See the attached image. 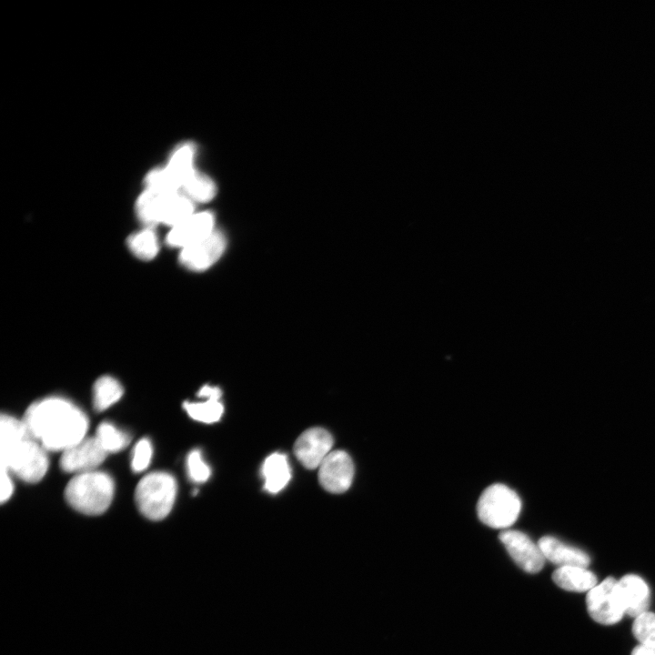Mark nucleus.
<instances>
[{"mask_svg":"<svg viewBox=\"0 0 655 655\" xmlns=\"http://www.w3.org/2000/svg\"><path fill=\"white\" fill-rule=\"evenodd\" d=\"M28 433L45 450L58 451L86 438L88 419L72 402L50 397L28 407L22 419Z\"/></svg>","mask_w":655,"mask_h":655,"instance_id":"nucleus-1","label":"nucleus"},{"mask_svg":"<svg viewBox=\"0 0 655 655\" xmlns=\"http://www.w3.org/2000/svg\"><path fill=\"white\" fill-rule=\"evenodd\" d=\"M0 428L1 469L25 482L39 481L48 469L45 449L31 437L22 420L2 414Z\"/></svg>","mask_w":655,"mask_h":655,"instance_id":"nucleus-2","label":"nucleus"},{"mask_svg":"<svg viewBox=\"0 0 655 655\" xmlns=\"http://www.w3.org/2000/svg\"><path fill=\"white\" fill-rule=\"evenodd\" d=\"M114 489L113 479L108 474L93 470L72 478L65 489V498L83 514L100 515L111 504Z\"/></svg>","mask_w":655,"mask_h":655,"instance_id":"nucleus-3","label":"nucleus"},{"mask_svg":"<svg viewBox=\"0 0 655 655\" xmlns=\"http://www.w3.org/2000/svg\"><path fill=\"white\" fill-rule=\"evenodd\" d=\"M176 495L175 478L158 471L141 479L135 490V500L143 516L151 520H161L171 511Z\"/></svg>","mask_w":655,"mask_h":655,"instance_id":"nucleus-4","label":"nucleus"},{"mask_svg":"<svg viewBox=\"0 0 655 655\" xmlns=\"http://www.w3.org/2000/svg\"><path fill=\"white\" fill-rule=\"evenodd\" d=\"M521 500L508 486L496 483L481 493L477 503V514L485 525L499 529H509L519 518Z\"/></svg>","mask_w":655,"mask_h":655,"instance_id":"nucleus-5","label":"nucleus"},{"mask_svg":"<svg viewBox=\"0 0 655 655\" xmlns=\"http://www.w3.org/2000/svg\"><path fill=\"white\" fill-rule=\"evenodd\" d=\"M617 585L618 580L608 577L588 591L587 610L598 623L612 625L619 622L625 614Z\"/></svg>","mask_w":655,"mask_h":655,"instance_id":"nucleus-6","label":"nucleus"},{"mask_svg":"<svg viewBox=\"0 0 655 655\" xmlns=\"http://www.w3.org/2000/svg\"><path fill=\"white\" fill-rule=\"evenodd\" d=\"M499 540L504 545L515 563L528 573H538L545 563V558L538 544L524 532L505 529L499 533Z\"/></svg>","mask_w":655,"mask_h":655,"instance_id":"nucleus-7","label":"nucleus"},{"mask_svg":"<svg viewBox=\"0 0 655 655\" xmlns=\"http://www.w3.org/2000/svg\"><path fill=\"white\" fill-rule=\"evenodd\" d=\"M318 468L319 483L327 491L338 494L349 489L354 477V464L347 452L331 451Z\"/></svg>","mask_w":655,"mask_h":655,"instance_id":"nucleus-8","label":"nucleus"},{"mask_svg":"<svg viewBox=\"0 0 655 655\" xmlns=\"http://www.w3.org/2000/svg\"><path fill=\"white\" fill-rule=\"evenodd\" d=\"M107 452L96 437L85 438L64 450L60 458V468L65 472L85 473L93 471L106 458Z\"/></svg>","mask_w":655,"mask_h":655,"instance_id":"nucleus-9","label":"nucleus"},{"mask_svg":"<svg viewBox=\"0 0 655 655\" xmlns=\"http://www.w3.org/2000/svg\"><path fill=\"white\" fill-rule=\"evenodd\" d=\"M333 438L322 428L305 430L294 444V454L299 462L308 469H314L331 452Z\"/></svg>","mask_w":655,"mask_h":655,"instance_id":"nucleus-10","label":"nucleus"},{"mask_svg":"<svg viewBox=\"0 0 655 655\" xmlns=\"http://www.w3.org/2000/svg\"><path fill=\"white\" fill-rule=\"evenodd\" d=\"M226 239L221 232L214 230L202 240L181 249L180 263L190 270H205L211 267L223 254Z\"/></svg>","mask_w":655,"mask_h":655,"instance_id":"nucleus-11","label":"nucleus"},{"mask_svg":"<svg viewBox=\"0 0 655 655\" xmlns=\"http://www.w3.org/2000/svg\"><path fill=\"white\" fill-rule=\"evenodd\" d=\"M214 216L209 212L194 213L183 222L171 227L166 243L181 249L209 236L214 229Z\"/></svg>","mask_w":655,"mask_h":655,"instance_id":"nucleus-12","label":"nucleus"},{"mask_svg":"<svg viewBox=\"0 0 655 655\" xmlns=\"http://www.w3.org/2000/svg\"><path fill=\"white\" fill-rule=\"evenodd\" d=\"M617 586L625 614L636 618L648 611L650 589L642 578L628 574L618 580Z\"/></svg>","mask_w":655,"mask_h":655,"instance_id":"nucleus-13","label":"nucleus"},{"mask_svg":"<svg viewBox=\"0 0 655 655\" xmlns=\"http://www.w3.org/2000/svg\"><path fill=\"white\" fill-rule=\"evenodd\" d=\"M538 545L545 559L559 565V567L581 566L587 568L590 562L586 552L552 536L540 538Z\"/></svg>","mask_w":655,"mask_h":655,"instance_id":"nucleus-14","label":"nucleus"},{"mask_svg":"<svg viewBox=\"0 0 655 655\" xmlns=\"http://www.w3.org/2000/svg\"><path fill=\"white\" fill-rule=\"evenodd\" d=\"M198 397L207 398L205 402H184L183 407L195 420L204 423H214L220 419L224 408L219 398L221 390L217 387L204 386L197 393Z\"/></svg>","mask_w":655,"mask_h":655,"instance_id":"nucleus-15","label":"nucleus"},{"mask_svg":"<svg viewBox=\"0 0 655 655\" xmlns=\"http://www.w3.org/2000/svg\"><path fill=\"white\" fill-rule=\"evenodd\" d=\"M552 579L559 588L574 592H588L597 585L594 573L581 566L559 567Z\"/></svg>","mask_w":655,"mask_h":655,"instance_id":"nucleus-16","label":"nucleus"},{"mask_svg":"<svg viewBox=\"0 0 655 655\" xmlns=\"http://www.w3.org/2000/svg\"><path fill=\"white\" fill-rule=\"evenodd\" d=\"M265 489L271 493L283 489L291 478L290 468L284 454L273 453L267 457L262 468Z\"/></svg>","mask_w":655,"mask_h":655,"instance_id":"nucleus-17","label":"nucleus"},{"mask_svg":"<svg viewBox=\"0 0 655 655\" xmlns=\"http://www.w3.org/2000/svg\"><path fill=\"white\" fill-rule=\"evenodd\" d=\"M194 213L193 201L186 195L177 192L164 196L161 208V224L173 227Z\"/></svg>","mask_w":655,"mask_h":655,"instance_id":"nucleus-18","label":"nucleus"},{"mask_svg":"<svg viewBox=\"0 0 655 655\" xmlns=\"http://www.w3.org/2000/svg\"><path fill=\"white\" fill-rule=\"evenodd\" d=\"M195 153L196 149L192 144H184L173 152L166 166L176 178L181 189L196 171L194 168Z\"/></svg>","mask_w":655,"mask_h":655,"instance_id":"nucleus-19","label":"nucleus"},{"mask_svg":"<svg viewBox=\"0 0 655 655\" xmlns=\"http://www.w3.org/2000/svg\"><path fill=\"white\" fill-rule=\"evenodd\" d=\"M122 395L121 384L110 376H103L94 385V408L97 411H103L118 401Z\"/></svg>","mask_w":655,"mask_h":655,"instance_id":"nucleus-20","label":"nucleus"},{"mask_svg":"<svg viewBox=\"0 0 655 655\" xmlns=\"http://www.w3.org/2000/svg\"><path fill=\"white\" fill-rule=\"evenodd\" d=\"M164 196L145 189L137 198L136 204L137 217L148 227L161 224V208Z\"/></svg>","mask_w":655,"mask_h":655,"instance_id":"nucleus-21","label":"nucleus"},{"mask_svg":"<svg viewBox=\"0 0 655 655\" xmlns=\"http://www.w3.org/2000/svg\"><path fill=\"white\" fill-rule=\"evenodd\" d=\"M127 246L142 260L154 258L159 251L157 236L153 227H148L132 234L127 239Z\"/></svg>","mask_w":655,"mask_h":655,"instance_id":"nucleus-22","label":"nucleus"},{"mask_svg":"<svg viewBox=\"0 0 655 655\" xmlns=\"http://www.w3.org/2000/svg\"><path fill=\"white\" fill-rule=\"evenodd\" d=\"M182 190L193 202L205 203L215 196L217 188L208 176L196 170L186 181Z\"/></svg>","mask_w":655,"mask_h":655,"instance_id":"nucleus-23","label":"nucleus"},{"mask_svg":"<svg viewBox=\"0 0 655 655\" xmlns=\"http://www.w3.org/2000/svg\"><path fill=\"white\" fill-rule=\"evenodd\" d=\"M96 438L107 453L120 451L130 442L128 434L108 422H102L97 427Z\"/></svg>","mask_w":655,"mask_h":655,"instance_id":"nucleus-24","label":"nucleus"},{"mask_svg":"<svg viewBox=\"0 0 655 655\" xmlns=\"http://www.w3.org/2000/svg\"><path fill=\"white\" fill-rule=\"evenodd\" d=\"M146 189L160 195L180 192V186L166 167L156 168L146 176Z\"/></svg>","mask_w":655,"mask_h":655,"instance_id":"nucleus-25","label":"nucleus"},{"mask_svg":"<svg viewBox=\"0 0 655 655\" xmlns=\"http://www.w3.org/2000/svg\"><path fill=\"white\" fill-rule=\"evenodd\" d=\"M634 619L632 632L640 645L655 647V613L645 611Z\"/></svg>","mask_w":655,"mask_h":655,"instance_id":"nucleus-26","label":"nucleus"},{"mask_svg":"<svg viewBox=\"0 0 655 655\" xmlns=\"http://www.w3.org/2000/svg\"><path fill=\"white\" fill-rule=\"evenodd\" d=\"M186 466L190 479L195 482H204L210 477L209 467L202 460L199 450L190 452Z\"/></svg>","mask_w":655,"mask_h":655,"instance_id":"nucleus-27","label":"nucleus"},{"mask_svg":"<svg viewBox=\"0 0 655 655\" xmlns=\"http://www.w3.org/2000/svg\"><path fill=\"white\" fill-rule=\"evenodd\" d=\"M152 447L150 441L144 438L140 439L135 446L132 458V469L135 472L145 470L151 460Z\"/></svg>","mask_w":655,"mask_h":655,"instance_id":"nucleus-28","label":"nucleus"},{"mask_svg":"<svg viewBox=\"0 0 655 655\" xmlns=\"http://www.w3.org/2000/svg\"><path fill=\"white\" fill-rule=\"evenodd\" d=\"M13 493V483L9 476V472L5 469H1V493L0 501L4 503L7 500Z\"/></svg>","mask_w":655,"mask_h":655,"instance_id":"nucleus-29","label":"nucleus"},{"mask_svg":"<svg viewBox=\"0 0 655 655\" xmlns=\"http://www.w3.org/2000/svg\"><path fill=\"white\" fill-rule=\"evenodd\" d=\"M631 655H655V647L637 646Z\"/></svg>","mask_w":655,"mask_h":655,"instance_id":"nucleus-30","label":"nucleus"}]
</instances>
